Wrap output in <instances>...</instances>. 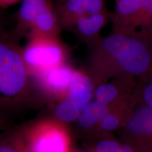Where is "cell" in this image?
<instances>
[{
	"instance_id": "cell-9",
	"label": "cell",
	"mask_w": 152,
	"mask_h": 152,
	"mask_svg": "<svg viewBox=\"0 0 152 152\" xmlns=\"http://www.w3.org/2000/svg\"><path fill=\"white\" fill-rule=\"evenodd\" d=\"M138 103L136 88L135 92L107 106L105 113L99 121L94 135L89 141L98 137L112 134L113 132L119 131L128 123Z\"/></svg>"
},
{
	"instance_id": "cell-6",
	"label": "cell",
	"mask_w": 152,
	"mask_h": 152,
	"mask_svg": "<svg viewBox=\"0 0 152 152\" xmlns=\"http://www.w3.org/2000/svg\"><path fill=\"white\" fill-rule=\"evenodd\" d=\"M95 85L84 69L75 70L66 97L53 106V117L61 122L74 123L94 97Z\"/></svg>"
},
{
	"instance_id": "cell-23",
	"label": "cell",
	"mask_w": 152,
	"mask_h": 152,
	"mask_svg": "<svg viewBox=\"0 0 152 152\" xmlns=\"http://www.w3.org/2000/svg\"><path fill=\"white\" fill-rule=\"evenodd\" d=\"M114 1H115V0H114Z\"/></svg>"
},
{
	"instance_id": "cell-17",
	"label": "cell",
	"mask_w": 152,
	"mask_h": 152,
	"mask_svg": "<svg viewBox=\"0 0 152 152\" xmlns=\"http://www.w3.org/2000/svg\"><path fill=\"white\" fill-rule=\"evenodd\" d=\"M137 93L139 102L152 109V75L148 73L137 79Z\"/></svg>"
},
{
	"instance_id": "cell-5",
	"label": "cell",
	"mask_w": 152,
	"mask_h": 152,
	"mask_svg": "<svg viewBox=\"0 0 152 152\" xmlns=\"http://www.w3.org/2000/svg\"><path fill=\"white\" fill-rule=\"evenodd\" d=\"M111 32L152 37V0H115Z\"/></svg>"
},
{
	"instance_id": "cell-4",
	"label": "cell",
	"mask_w": 152,
	"mask_h": 152,
	"mask_svg": "<svg viewBox=\"0 0 152 152\" xmlns=\"http://www.w3.org/2000/svg\"><path fill=\"white\" fill-rule=\"evenodd\" d=\"M30 77L66 64L68 51L58 37L31 36L23 48Z\"/></svg>"
},
{
	"instance_id": "cell-22",
	"label": "cell",
	"mask_w": 152,
	"mask_h": 152,
	"mask_svg": "<svg viewBox=\"0 0 152 152\" xmlns=\"http://www.w3.org/2000/svg\"><path fill=\"white\" fill-rule=\"evenodd\" d=\"M1 23H0V30H1Z\"/></svg>"
},
{
	"instance_id": "cell-18",
	"label": "cell",
	"mask_w": 152,
	"mask_h": 152,
	"mask_svg": "<svg viewBox=\"0 0 152 152\" xmlns=\"http://www.w3.org/2000/svg\"><path fill=\"white\" fill-rule=\"evenodd\" d=\"M9 117L0 113V131H4L9 128Z\"/></svg>"
},
{
	"instance_id": "cell-21",
	"label": "cell",
	"mask_w": 152,
	"mask_h": 152,
	"mask_svg": "<svg viewBox=\"0 0 152 152\" xmlns=\"http://www.w3.org/2000/svg\"><path fill=\"white\" fill-rule=\"evenodd\" d=\"M74 152H76V151H74ZM78 152H92V151H78Z\"/></svg>"
},
{
	"instance_id": "cell-14",
	"label": "cell",
	"mask_w": 152,
	"mask_h": 152,
	"mask_svg": "<svg viewBox=\"0 0 152 152\" xmlns=\"http://www.w3.org/2000/svg\"><path fill=\"white\" fill-rule=\"evenodd\" d=\"M18 12V33L28 35L34 24L52 7L50 0H21Z\"/></svg>"
},
{
	"instance_id": "cell-10",
	"label": "cell",
	"mask_w": 152,
	"mask_h": 152,
	"mask_svg": "<svg viewBox=\"0 0 152 152\" xmlns=\"http://www.w3.org/2000/svg\"><path fill=\"white\" fill-rule=\"evenodd\" d=\"M111 13L106 8L97 12L83 15L75 20L70 30L87 47H92L102 37L101 32L111 22Z\"/></svg>"
},
{
	"instance_id": "cell-8",
	"label": "cell",
	"mask_w": 152,
	"mask_h": 152,
	"mask_svg": "<svg viewBox=\"0 0 152 152\" xmlns=\"http://www.w3.org/2000/svg\"><path fill=\"white\" fill-rule=\"evenodd\" d=\"M74 68L67 63L31 77L37 96L53 106L66 97L73 80Z\"/></svg>"
},
{
	"instance_id": "cell-15",
	"label": "cell",
	"mask_w": 152,
	"mask_h": 152,
	"mask_svg": "<svg viewBox=\"0 0 152 152\" xmlns=\"http://www.w3.org/2000/svg\"><path fill=\"white\" fill-rule=\"evenodd\" d=\"M89 151L92 152H137L112 134L99 137L89 142Z\"/></svg>"
},
{
	"instance_id": "cell-2",
	"label": "cell",
	"mask_w": 152,
	"mask_h": 152,
	"mask_svg": "<svg viewBox=\"0 0 152 152\" xmlns=\"http://www.w3.org/2000/svg\"><path fill=\"white\" fill-rule=\"evenodd\" d=\"M36 92L16 36L0 30V113L20 111L34 104Z\"/></svg>"
},
{
	"instance_id": "cell-1",
	"label": "cell",
	"mask_w": 152,
	"mask_h": 152,
	"mask_svg": "<svg viewBox=\"0 0 152 152\" xmlns=\"http://www.w3.org/2000/svg\"><path fill=\"white\" fill-rule=\"evenodd\" d=\"M88 48L84 70L95 87L121 76L138 79L151 71V36L111 32Z\"/></svg>"
},
{
	"instance_id": "cell-13",
	"label": "cell",
	"mask_w": 152,
	"mask_h": 152,
	"mask_svg": "<svg viewBox=\"0 0 152 152\" xmlns=\"http://www.w3.org/2000/svg\"><path fill=\"white\" fill-rule=\"evenodd\" d=\"M107 106L92 100L82 111L74 122L75 131L78 137L89 141L94 135Z\"/></svg>"
},
{
	"instance_id": "cell-20",
	"label": "cell",
	"mask_w": 152,
	"mask_h": 152,
	"mask_svg": "<svg viewBox=\"0 0 152 152\" xmlns=\"http://www.w3.org/2000/svg\"><path fill=\"white\" fill-rule=\"evenodd\" d=\"M149 74H151V75H152V66H151V71H150V72H149Z\"/></svg>"
},
{
	"instance_id": "cell-16",
	"label": "cell",
	"mask_w": 152,
	"mask_h": 152,
	"mask_svg": "<svg viewBox=\"0 0 152 152\" xmlns=\"http://www.w3.org/2000/svg\"><path fill=\"white\" fill-rule=\"evenodd\" d=\"M0 152H28L14 130L0 132Z\"/></svg>"
},
{
	"instance_id": "cell-19",
	"label": "cell",
	"mask_w": 152,
	"mask_h": 152,
	"mask_svg": "<svg viewBox=\"0 0 152 152\" xmlns=\"http://www.w3.org/2000/svg\"><path fill=\"white\" fill-rule=\"evenodd\" d=\"M21 0H0V7H8Z\"/></svg>"
},
{
	"instance_id": "cell-3",
	"label": "cell",
	"mask_w": 152,
	"mask_h": 152,
	"mask_svg": "<svg viewBox=\"0 0 152 152\" xmlns=\"http://www.w3.org/2000/svg\"><path fill=\"white\" fill-rule=\"evenodd\" d=\"M28 152H74L67 124L48 117L15 129Z\"/></svg>"
},
{
	"instance_id": "cell-7",
	"label": "cell",
	"mask_w": 152,
	"mask_h": 152,
	"mask_svg": "<svg viewBox=\"0 0 152 152\" xmlns=\"http://www.w3.org/2000/svg\"><path fill=\"white\" fill-rule=\"evenodd\" d=\"M120 140L137 152H152V109L139 102L128 123L119 131Z\"/></svg>"
},
{
	"instance_id": "cell-12",
	"label": "cell",
	"mask_w": 152,
	"mask_h": 152,
	"mask_svg": "<svg viewBox=\"0 0 152 152\" xmlns=\"http://www.w3.org/2000/svg\"><path fill=\"white\" fill-rule=\"evenodd\" d=\"M137 78L130 76H121L95 87L93 99L109 106L128 94L135 92Z\"/></svg>"
},
{
	"instance_id": "cell-11",
	"label": "cell",
	"mask_w": 152,
	"mask_h": 152,
	"mask_svg": "<svg viewBox=\"0 0 152 152\" xmlns=\"http://www.w3.org/2000/svg\"><path fill=\"white\" fill-rule=\"evenodd\" d=\"M106 8L105 0H58L55 7L62 28L68 30L80 16Z\"/></svg>"
}]
</instances>
